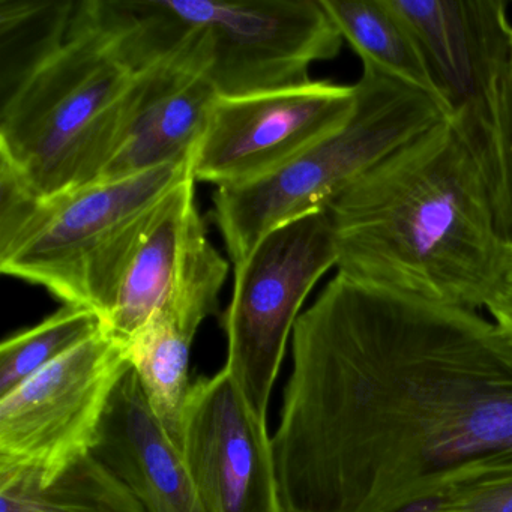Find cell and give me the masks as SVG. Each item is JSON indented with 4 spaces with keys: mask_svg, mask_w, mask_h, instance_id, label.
Segmentation results:
<instances>
[{
    "mask_svg": "<svg viewBox=\"0 0 512 512\" xmlns=\"http://www.w3.org/2000/svg\"><path fill=\"white\" fill-rule=\"evenodd\" d=\"M103 331L100 314L64 304L38 325L11 335L0 346V397Z\"/></svg>",
    "mask_w": 512,
    "mask_h": 512,
    "instance_id": "d6986e66",
    "label": "cell"
},
{
    "mask_svg": "<svg viewBox=\"0 0 512 512\" xmlns=\"http://www.w3.org/2000/svg\"><path fill=\"white\" fill-rule=\"evenodd\" d=\"M416 512H512V466L472 476Z\"/></svg>",
    "mask_w": 512,
    "mask_h": 512,
    "instance_id": "44dd1931",
    "label": "cell"
},
{
    "mask_svg": "<svg viewBox=\"0 0 512 512\" xmlns=\"http://www.w3.org/2000/svg\"><path fill=\"white\" fill-rule=\"evenodd\" d=\"M322 5L362 67L374 68L437 100L415 38L389 0H322Z\"/></svg>",
    "mask_w": 512,
    "mask_h": 512,
    "instance_id": "2e32d148",
    "label": "cell"
},
{
    "mask_svg": "<svg viewBox=\"0 0 512 512\" xmlns=\"http://www.w3.org/2000/svg\"><path fill=\"white\" fill-rule=\"evenodd\" d=\"M118 34L133 67L184 53L220 98L304 85L344 41L322 0H124Z\"/></svg>",
    "mask_w": 512,
    "mask_h": 512,
    "instance_id": "3957f363",
    "label": "cell"
},
{
    "mask_svg": "<svg viewBox=\"0 0 512 512\" xmlns=\"http://www.w3.org/2000/svg\"><path fill=\"white\" fill-rule=\"evenodd\" d=\"M407 26L437 100L484 157L491 113L511 52L505 0H389Z\"/></svg>",
    "mask_w": 512,
    "mask_h": 512,
    "instance_id": "7c38bea8",
    "label": "cell"
},
{
    "mask_svg": "<svg viewBox=\"0 0 512 512\" xmlns=\"http://www.w3.org/2000/svg\"><path fill=\"white\" fill-rule=\"evenodd\" d=\"M335 265L326 208L272 230L235 265L232 301L221 316L227 340L224 368L266 418L302 305Z\"/></svg>",
    "mask_w": 512,
    "mask_h": 512,
    "instance_id": "52a82bcc",
    "label": "cell"
},
{
    "mask_svg": "<svg viewBox=\"0 0 512 512\" xmlns=\"http://www.w3.org/2000/svg\"><path fill=\"white\" fill-rule=\"evenodd\" d=\"M218 100L205 73L182 53L134 73L118 143L98 181L190 161Z\"/></svg>",
    "mask_w": 512,
    "mask_h": 512,
    "instance_id": "4fadbf2b",
    "label": "cell"
},
{
    "mask_svg": "<svg viewBox=\"0 0 512 512\" xmlns=\"http://www.w3.org/2000/svg\"><path fill=\"white\" fill-rule=\"evenodd\" d=\"M283 512H412L512 466V341L475 310L337 272L292 334Z\"/></svg>",
    "mask_w": 512,
    "mask_h": 512,
    "instance_id": "6da1fadb",
    "label": "cell"
},
{
    "mask_svg": "<svg viewBox=\"0 0 512 512\" xmlns=\"http://www.w3.org/2000/svg\"><path fill=\"white\" fill-rule=\"evenodd\" d=\"M326 209L341 274L484 308L503 236L484 157L449 119L392 152Z\"/></svg>",
    "mask_w": 512,
    "mask_h": 512,
    "instance_id": "7a4b0ae2",
    "label": "cell"
},
{
    "mask_svg": "<svg viewBox=\"0 0 512 512\" xmlns=\"http://www.w3.org/2000/svg\"><path fill=\"white\" fill-rule=\"evenodd\" d=\"M196 182L193 172L145 215L119 266L104 331L124 346L158 314L197 334L217 313L229 263L209 241Z\"/></svg>",
    "mask_w": 512,
    "mask_h": 512,
    "instance_id": "9c48e42d",
    "label": "cell"
},
{
    "mask_svg": "<svg viewBox=\"0 0 512 512\" xmlns=\"http://www.w3.org/2000/svg\"><path fill=\"white\" fill-rule=\"evenodd\" d=\"M196 334L158 314L127 344L128 361L139 377L152 412L181 451V419L190 391V355Z\"/></svg>",
    "mask_w": 512,
    "mask_h": 512,
    "instance_id": "e0dca14e",
    "label": "cell"
},
{
    "mask_svg": "<svg viewBox=\"0 0 512 512\" xmlns=\"http://www.w3.org/2000/svg\"><path fill=\"white\" fill-rule=\"evenodd\" d=\"M484 163L497 227L503 238H509L512 236V41L494 98Z\"/></svg>",
    "mask_w": 512,
    "mask_h": 512,
    "instance_id": "ffe728a7",
    "label": "cell"
},
{
    "mask_svg": "<svg viewBox=\"0 0 512 512\" xmlns=\"http://www.w3.org/2000/svg\"><path fill=\"white\" fill-rule=\"evenodd\" d=\"M484 308L491 322L512 341V236L503 238Z\"/></svg>",
    "mask_w": 512,
    "mask_h": 512,
    "instance_id": "7402d4cb",
    "label": "cell"
},
{
    "mask_svg": "<svg viewBox=\"0 0 512 512\" xmlns=\"http://www.w3.org/2000/svg\"><path fill=\"white\" fill-rule=\"evenodd\" d=\"M133 77L74 11L67 43L0 106V166L41 199L97 182L115 152Z\"/></svg>",
    "mask_w": 512,
    "mask_h": 512,
    "instance_id": "277c9868",
    "label": "cell"
},
{
    "mask_svg": "<svg viewBox=\"0 0 512 512\" xmlns=\"http://www.w3.org/2000/svg\"><path fill=\"white\" fill-rule=\"evenodd\" d=\"M0 512H145L127 485L94 454L55 481L31 473L0 472Z\"/></svg>",
    "mask_w": 512,
    "mask_h": 512,
    "instance_id": "9a60e30c",
    "label": "cell"
},
{
    "mask_svg": "<svg viewBox=\"0 0 512 512\" xmlns=\"http://www.w3.org/2000/svg\"><path fill=\"white\" fill-rule=\"evenodd\" d=\"M92 454L145 512H206L181 451L149 406L133 368L116 388Z\"/></svg>",
    "mask_w": 512,
    "mask_h": 512,
    "instance_id": "5bb4252c",
    "label": "cell"
},
{
    "mask_svg": "<svg viewBox=\"0 0 512 512\" xmlns=\"http://www.w3.org/2000/svg\"><path fill=\"white\" fill-rule=\"evenodd\" d=\"M355 104V85L314 80L220 98L194 154L196 181L217 188L259 181L340 130Z\"/></svg>",
    "mask_w": 512,
    "mask_h": 512,
    "instance_id": "30bf717a",
    "label": "cell"
},
{
    "mask_svg": "<svg viewBox=\"0 0 512 512\" xmlns=\"http://www.w3.org/2000/svg\"><path fill=\"white\" fill-rule=\"evenodd\" d=\"M76 5L0 0V106L67 43Z\"/></svg>",
    "mask_w": 512,
    "mask_h": 512,
    "instance_id": "ac0fdd59",
    "label": "cell"
},
{
    "mask_svg": "<svg viewBox=\"0 0 512 512\" xmlns=\"http://www.w3.org/2000/svg\"><path fill=\"white\" fill-rule=\"evenodd\" d=\"M194 172V157L118 181L40 199L0 242V271L95 311L116 248L131 227Z\"/></svg>",
    "mask_w": 512,
    "mask_h": 512,
    "instance_id": "8992f818",
    "label": "cell"
},
{
    "mask_svg": "<svg viewBox=\"0 0 512 512\" xmlns=\"http://www.w3.org/2000/svg\"><path fill=\"white\" fill-rule=\"evenodd\" d=\"M130 370L124 344L103 331L0 397V472L46 485L92 454Z\"/></svg>",
    "mask_w": 512,
    "mask_h": 512,
    "instance_id": "ba28073f",
    "label": "cell"
},
{
    "mask_svg": "<svg viewBox=\"0 0 512 512\" xmlns=\"http://www.w3.org/2000/svg\"><path fill=\"white\" fill-rule=\"evenodd\" d=\"M355 88V109L340 130L259 181L217 188L211 217L235 265L272 230L325 209L356 179L446 118L436 98L374 68L362 67Z\"/></svg>",
    "mask_w": 512,
    "mask_h": 512,
    "instance_id": "5b68a950",
    "label": "cell"
},
{
    "mask_svg": "<svg viewBox=\"0 0 512 512\" xmlns=\"http://www.w3.org/2000/svg\"><path fill=\"white\" fill-rule=\"evenodd\" d=\"M181 454L206 512H283L268 418L226 368L191 383Z\"/></svg>",
    "mask_w": 512,
    "mask_h": 512,
    "instance_id": "8fae6325",
    "label": "cell"
}]
</instances>
